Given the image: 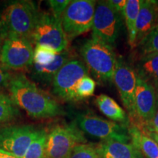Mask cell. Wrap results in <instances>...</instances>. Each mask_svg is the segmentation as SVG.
<instances>
[{
  "mask_svg": "<svg viewBox=\"0 0 158 158\" xmlns=\"http://www.w3.org/2000/svg\"><path fill=\"white\" fill-rule=\"evenodd\" d=\"M107 2L114 11L121 15L122 19H124V10L127 4L126 0H108Z\"/></svg>",
  "mask_w": 158,
  "mask_h": 158,
  "instance_id": "f546056e",
  "label": "cell"
},
{
  "mask_svg": "<svg viewBox=\"0 0 158 158\" xmlns=\"http://www.w3.org/2000/svg\"><path fill=\"white\" fill-rule=\"evenodd\" d=\"M19 115L18 106L11 97L0 92V123L12 121Z\"/></svg>",
  "mask_w": 158,
  "mask_h": 158,
  "instance_id": "44dd1931",
  "label": "cell"
},
{
  "mask_svg": "<svg viewBox=\"0 0 158 158\" xmlns=\"http://www.w3.org/2000/svg\"><path fill=\"white\" fill-rule=\"evenodd\" d=\"M157 23H158V19H157Z\"/></svg>",
  "mask_w": 158,
  "mask_h": 158,
  "instance_id": "e575fe53",
  "label": "cell"
},
{
  "mask_svg": "<svg viewBox=\"0 0 158 158\" xmlns=\"http://www.w3.org/2000/svg\"><path fill=\"white\" fill-rule=\"evenodd\" d=\"M29 40L36 45L49 47L58 54L68 49L69 41L63 30L61 19L45 12H40Z\"/></svg>",
  "mask_w": 158,
  "mask_h": 158,
  "instance_id": "8992f818",
  "label": "cell"
},
{
  "mask_svg": "<svg viewBox=\"0 0 158 158\" xmlns=\"http://www.w3.org/2000/svg\"><path fill=\"white\" fill-rule=\"evenodd\" d=\"M158 5L157 2L141 0L136 21V46L157 23Z\"/></svg>",
  "mask_w": 158,
  "mask_h": 158,
  "instance_id": "9a60e30c",
  "label": "cell"
},
{
  "mask_svg": "<svg viewBox=\"0 0 158 158\" xmlns=\"http://www.w3.org/2000/svg\"><path fill=\"white\" fill-rule=\"evenodd\" d=\"M122 19L121 15L110 7L107 1L98 2L92 28V36L113 46L119 36Z\"/></svg>",
  "mask_w": 158,
  "mask_h": 158,
  "instance_id": "30bf717a",
  "label": "cell"
},
{
  "mask_svg": "<svg viewBox=\"0 0 158 158\" xmlns=\"http://www.w3.org/2000/svg\"><path fill=\"white\" fill-rule=\"evenodd\" d=\"M140 6V0H127L124 10V19L127 30L128 41L132 47L136 46V21Z\"/></svg>",
  "mask_w": 158,
  "mask_h": 158,
  "instance_id": "ffe728a7",
  "label": "cell"
},
{
  "mask_svg": "<svg viewBox=\"0 0 158 158\" xmlns=\"http://www.w3.org/2000/svg\"><path fill=\"white\" fill-rule=\"evenodd\" d=\"M96 4L93 0L70 2L61 16L63 30L68 40L92 29Z\"/></svg>",
  "mask_w": 158,
  "mask_h": 158,
  "instance_id": "5b68a950",
  "label": "cell"
},
{
  "mask_svg": "<svg viewBox=\"0 0 158 158\" xmlns=\"http://www.w3.org/2000/svg\"><path fill=\"white\" fill-rule=\"evenodd\" d=\"M7 89L15 105L31 117L52 118L64 114L56 100L24 74L13 76Z\"/></svg>",
  "mask_w": 158,
  "mask_h": 158,
  "instance_id": "6da1fadb",
  "label": "cell"
},
{
  "mask_svg": "<svg viewBox=\"0 0 158 158\" xmlns=\"http://www.w3.org/2000/svg\"><path fill=\"white\" fill-rule=\"evenodd\" d=\"M40 14L34 2L17 0L5 4L0 10V38L16 36L29 40Z\"/></svg>",
  "mask_w": 158,
  "mask_h": 158,
  "instance_id": "7a4b0ae2",
  "label": "cell"
},
{
  "mask_svg": "<svg viewBox=\"0 0 158 158\" xmlns=\"http://www.w3.org/2000/svg\"><path fill=\"white\" fill-rule=\"evenodd\" d=\"M76 123L83 133L102 141H114L128 143L130 137L128 128L113 121H109L90 113L77 115Z\"/></svg>",
  "mask_w": 158,
  "mask_h": 158,
  "instance_id": "52a82bcc",
  "label": "cell"
},
{
  "mask_svg": "<svg viewBox=\"0 0 158 158\" xmlns=\"http://www.w3.org/2000/svg\"><path fill=\"white\" fill-rule=\"evenodd\" d=\"M147 135L155 140V141L158 143V133H148Z\"/></svg>",
  "mask_w": 158,
  "mask_h": 158,
  "instance_id": "1f68e13d",
  "label": "cell"
},
{
  "mask_svg": "<svg viewBox=\"0 0 158 158\" xmlns=\"http://www.w3.org/2000/svg\"><path fill=\"white\" fill-rule=\"evenodd\" d=\"M12 77L10 70L0 64V89L8 87Z\"/></svg>",
  "mask_w": 158,
  "mask_h": 158,
  "instance_id": "f1b7e54d",
  "label": "cell"
},
{
  "mask_svg": "<svg viewBox=\"0 0 158 158\" xmlns=\"http://www.w3.org/2000/svg\"><path fill=\"white\" fill-rule=\"evenodd\" d=\"M84 64L100 81H112L116 64L113 46L98 37L92 36L84 43L80 49Z\"/></svg>",
  "mask_w": 158,
  "mask_h": 158,
  "instance_id": "3957f363",
  "label": "cell"
},
{
  "mask_svg": "<svg viewBox=\"0 0 158 158\" xmlns=\"http://www.w3.org/2000/svg\"><path fill=\"white\" fill-rule=\"evenodd\" d=\"M70 2V0H50L48 1V3L50 5V8L52 10V14L54 17L61 19V16Z\"/></svg>",
  "mask_w": 158,
  "mask_h": 158,
  "instance_id": "4316f807",
  "label": "cell"
},
{
  "mask_svg": "<svg viewBox=\"0 0 158 158\" xmlns=\"http://www.w3.org/2000/svg\"><path fill=\"white\" fill-rule=\"evenodd\" d=\"M131 143L146 158H158V143L147 134L132 124L128 127Z\"/></svg>",
  "mask_w": 158,
  "mask_h": 158,
  "instance_id": "ac0fdd59",
  "label": "cell"
},
{
  "mask_svg": "<svg viewBox=\"0 0 158 158\" xmlns=\"http://www.w3.org/2000/svg\"><path fill=\"white\" fill-rule=\"evenodd\" d=\"M34 48L25 37L10 36L4 40L0 64L7 70H23L33 64Z\"/></svg>",
  "mask_w": 158,
  "mask_h": 158,
  "instance_id": "ba28073f",
  "label": "cell"
},
{
  "mask_svg": "<svg viewBox=\"0 0 158 158\" xmlns=\"http://www.w3.org/2000/svg\"><path fill=\"white\" fill-rule=\"evenodd\" d=\"M48 132L40 130L38 135L31 142L22 158H45Z\"/></svg>",
  "mask_w": 158,
  "mask_h": 158,
  "instance_id": "7402d4cb",
  "label": "cell"
},
{
  "mask_svg": "<svg viewBox=\"0 0 158 158\" xmlns=\"http://www.w3.org/2000/svg\"><path fill=\"white\" fill-rule=\"evenodd\" d=\"M136 74L155 88L158 85V54L142 55L136 64Z\"/></svg>",
  "mask_w": 158,
  "mask_h": 158,
  "instance_id": "d6986e66",
  "label": "cell"
},
{
  "mask_svg": "<svg viewBox=\"0 0 158 158\" xmlns=\"http://www.w3.org/2000/svg\"><path fill=\"white\" fill-rule=\"evenodd\" d=\"M98 158H144L132 143L108 140L96 144Z\"/></svg>",
  "mask_w": 158,
  "mask_h": 158,
  "instance_id": "2e32d148",
  "label": "cell"
},
{
  "mask_svg": "<svg viewBox=\"0 0 158 158\" xmlns=\"http://www.w3.org/2000/svg\"><path fill=\"white\" fill-rule=\"evenodd\" d=\"M155 91H156V94H157V100H158V85L155 88Z\"/></svg>",
  "mask_w": 158,
  "mask_h": 158,
  "instance_id": "836d02e7",
  "label": "cell"
},
{
  "mask_svg": "<svg viewBox=\"0 0 158 158\" xmlns=\"http://www.w3.org/2000/svg\"><path fill=\"white\" fill-rule=\"evenodd\" d=\"M0 158H19L16 156L12 155L10 153L7 152L3 151L0 149Z\"/></svg>",
  "mask_w": 158,
  "mask_h": 158,
  "instance_id": "4dcf8cb0",
  "label": "cell"
},
{
  "mask_svg": "<svg viewBox=\"0 0 158 158\" xmlns=\"http://www.w3.org/2000/svg\"><path fill=\"white\" fill-rule=\"evenodd\" d=\"M138 129L145 134L158 133V100L157 102V109H156L155 116L149 122L142 124Z\"/></svg>",
  "mask_w": 158,
  "mask_h": 158,
  "instance_id": "83f0119b",
  "label": "cell"
},
{
  "mask_svg": "<svg viewBox=\"0 0 158 158\" xmlns=\"http://www.w3.org/2000/svg\"><path fill=\"white\" fill-rule=\"evenodd\" d=\"M74 58L73 51L68 48L57 54L54 60L49 64L41 66L33 64L31 68V78L33 81L43 86L51 85L54 76L63 65Z\"/></svg>",
  "mask_w": 158,
  "mask_h": 158,
  "instance_id": "5bb4252c",
  "label": "cell"
},
{
  "mask_svg": "<svg viewBox=\"0 0 158 158\" xmlns=\"http://www.w3.org/2000/svg\"><path fill=\"white\" fill-rule=\"evenodd\" d=\"M86 143L84 133L75 121L57 124L48 132L45 158H68L76 146Z\"/></svg>",
  "mask_w": 158,
  "mask_h": 158,
  "instance_id": "277c9868",
  "label": "cell"
},
{
  "mask_svg": "<svg viewBox=\"0 0 158 158\" xmlns=\"http://www.w3.org/2000/svg\"><path fill=\"white\" fill-rule=\"evenodd\" d=\"M3 44V40L0 38V57H1V53H2V48Z\"/></svg>",
  "mask_w": 158,
  "mask_h": 158,
  "instance_id": "d6a6232c",
  "label": "cell"
},
{
  "mask_svg": "<svg viewBox=\"0 0 158 158\" xmlns=\"http://www.w3.org/2000/svg\"><path fill=\"white\" fill-rule=\"evenodd\" d=\"M89 70L84 62L73 59L63 65L52 81L53 93L64 101L77 100L76 87L78 82L88 76Z\"/></svg>",
  "mask_w": 158,
  "mask_h": 158,
  "instance_id": "9c48e42d",
  "label": "cell"
},
{
  "mask_svg": "<svg viewBox=\"0 0 158 158\" xmlns=\"http://www.w3.org/2000/svg\"><path fill=\"white\" fill-rule=\"evenodd\" d=\"M39 131L31 125H13L0 128V149L22 158Z\"/></svg>",
  "mask_w": 158,
  "mask_h": 158,
  "instance_id": "8fae6325",
  "label": "cell"
},
{
  "mask_svg": "<svg viewBox=\"0 0 158 158\" xmlns=\"http://www.w3.org/2000/svg\"><path fill=\"white\" fill-rule=\"evenodd\" d=\"M95 104L99 110L111 121L128 128L130 118L123 108L117 102L106 94H100L95 99Z\"/></svg>",
  "mask_w": 158,
  "mask_h": 158,
  "instance_id": "e0dca14e",
  "label": "cell"
},
{
  "mask_svg": "<svg viewBox=\"0 0 158 158\" xmlns=\"http://www.w3.org/2000/svg\"><path fill=\"white\" fill-rule=\"evenodd\" d=\"M68 158H98L95 145L78 144L73 149Z\"/></svg>",
  "mask_w": 158,
  "mask_h": 158,
  "instance_id": "484cf974",
  "label": "cell"
},
{
  "mask_svg": "<svg viewBox=\"0 0 158 158\" xmlns=\"http://www.w3.org/2000/svg\"><path fill=\"white\" fill-rule=\"evenodd\" d=\"M112 81L116 85L124 106L132 120L135 117L136 72L122 59H117Z\"/></svg>",
  "mask_w": 158,
  "mask_h": 158,
  "instance_id": "7c38bea8",
  "label": "cell"
},
{
  "mask_svg": "<svg viewBox=\"0 0 158 158\" xmlns=\"http://www.w3.org/2000/svg\"><path fill=\"white\" fill-rule=\"evenodd\" d=\"M138 46L143 54H158V23L152 29L147 36L138 43Z\"/></svg>",
  "mask_w": 158,
  "mask_h": 158,
  "instance_id": "603a6c76",
  "label": "cell"
},
{
  "mask_svg": "<svg viewBox=\"0 0 158 158\" xmlns=\"http://www.w3.org/2000/svg\"><path fill=\"white\" fill-rule=\"evenodd\" d=\"M58 53L49 47L44 45H36L34 49L33 64L41 66L49 64L56 58Z\"/></svg>",
  "mask_w": 158,
  "mask_h": 158,
  "instance_id": "cb8c5ba5",
  "label": "cell"
},
{
  "mask_svg": "<svg viewBox=\"0 0 158 158\" xmlns=\"http://www.w3.org/2000/svg\"><path fill=\"white\" fill-rule=\"evenodd\" d=\"M157 98L154 86L137 75L135 91V117L133 125L139 128L151 120L157 109Z\"/></svg>",
  "mask_w": 158,
  "mask_h": 158,
  "instance_id": "4fadbf2b",
  "label": "cell"
},
{
  "mask_svg": "<svg viewBox=\"0 0 158 158\" xmlns=\"http://www.w3.org/2000/svg\"><path fill=\"white\" fill-rule=\"evenodd\" d=\"M96 87V83L91 77L86 76L81 79L76 87L77 100L89 98L94 94Z\"/></svg>",
  "mask_w": 158,
  "mask_h": 158,
  "instance_id": "d4e9b609",
  "label": "cell"
}]
</instances>
